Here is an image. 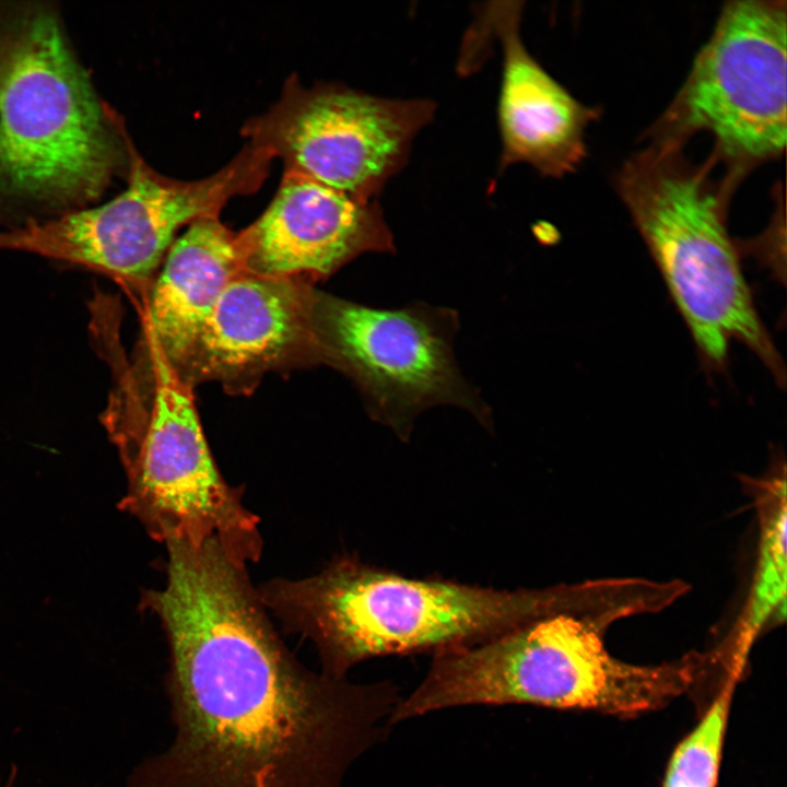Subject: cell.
Masks as SVG:
<instances>
[{"mask_svg": "<svg viewBox=\"0 0 787 787\" xmlns=\"http://www.w3.org/2000/svg\"><path fill=\"white\" fill-rule=\"evenodd\" d=\"M139 608L165 633L174 739L121 787H341L388 733L390 682L307 669L273 627L246 567L214 541L167 549Z\"/></svg>", "mask_w": 787, "mask_h": 787, "instance_id": "1", "label": "cell"}, {"mask_svg": "<svg viewBox=\"0 0 787 787\" xmlns=\"http://www.w3.org/2000/svg\"><path fill=\"white\" fill-rule=\"evenodd\" d=\"M681 579L599 578L562 584L556 602L531 621L479 645L434 654L408 697L416 716L465 705L533 704L635 714L663 706L704 680L690 654L656 666L612 656L604 636L616 622L658 613L682 598Z\"/></svg>", "mask_w": 787, "mask_h": 787, "instance_id": "2", "label": "cell"}, {"mask_svg": "<svg viewBox=\"0 0 787 787\" xmlns=\"http://www.w3.org/2000/svg\"><path fill=\"white\" fill-rule=\"evenodd\" d=\"M130 137L52 2H0V232L96 204Z\"/></svg>", "mask_w": 787, "mask_h": 787, "instance_id": "3", "label": "cell"}, {"mask_svg": "<svg viewBox=\"0 0 787 787\" xmlns=\"http://www.w3.org/2000/svg\"><path fill=\"white\" fill-rule=\"evenodd\" d=\"M257 590L285 632L313 642L322 673L345 678L374 657L435 654L495 638L549 610L561 584L496 589L407 577L342 555L314 576L272 579Z\"/></svg>", "mask_w": 787, "mask_h": 787, "instance_id": "4", "label": "cell"}, {"mask_svg": "<svg viewBox=\"0 0 787 787\" xmlns=\"http://www.w3.org/2000/svg\"><path fill=\"white\" fill-rule=\"evenodd\" d=\"M681 143L656 141L632 156L616 186L700 357L724 369L731 341L751 350L779 386L785 367L753 302L727 227L735 181H716L712 158L691 164Z\"/></svg>", "mask_w": 787, "mask_h": 787, "instance_id": "5", "label": "cell"}, {"mask_svg": "<svg viewBox=\"0 0 787 787\" xmlns=\"http://www.w3.org/2000/svg\"><path fill=\"white\" fill-rule=\"evenodd\" d=\"M146 372L143 411L107 421L127 477L118 508L157 542L199 547L215 538L238 565L259 561V518L243 505L244 486L230 485L218 468L191 387L162 364Z\"/></svg>", "mask_w": 787, "mask_h": 787, "instance_id": "6", "label": "cell"}, {"mask_svg": "<svg viewBox=\"0 0 787 787\" xmlns=\"http://www.w3.org/2000/svg\"><path fill=\"white\" fill-rule=\"evenodd\" d=\"M310 322L315 361L351 378L369 416L402 442L436 406L463 409L492 430L491 409L455 357L456 310L420 302L377 308L313 290Z\"/></svg>", "mask_w": 787, "mask_h": 787, "instance_id": "7", "label": "cell"}, {"mask_svg": "<svg viewBox=\"0 0 787 787\" xmlns=\"http://www.w3.org/2000/svg\"><path fill=\"white\" fill-rule=\"evenodd\" d=\"M785 1H731L696 56L653 140L683 144L710 133L715 157L738 180L786 143Z\"/></svg>", "mask_w": 787, "mask_h": 787, "instance_id": "8", "label": "cell"}, {"mask_svg": "<svg viewBox=\"0 0 787 787\" xmlns=\"http://www.w3.org/2000/svg\"><path fill=\"white\" fill-rule=\"evenodd\" d=\"M435 109L430 99L385 98L334 84L305 87L292 77L279 101L242 133L281 158L285 172L371 201L406 165Z\"/></svg>", "mask_w": 787, "mask_h": 787, "instance_id": "9", "label": "cell"}, {"mask_svg": "<svg viewBox=\"0 0 787 787\" xmlns=\"http://www.w3.org/2000/svg\"><path fill=\"white\" fill-rule=\"evenodd\" d=\"M126 189L110 201L0 232V250L83 266L128 284L151 281L184 225L219 216L244 195L242 172L226 165L197 180L158 174L129 148Z\"/></svg>", "mask_w": 787, "mask_h": 787, "instance_id": "10", "label": "cell"}, {"mask_svg": "<svg viewBox=\"0 0 787 787\" xmlns=\"http://www.w3.org/2000/svg\"><path fill=\"white\" fill-rule=\"evenodd\" d=\"M237 235L245 270L272 278H327L362 254L395 252L377 200L292 172H284L268 208Z\"/></svg>", "mask_w": 787, "mask_h": 787, "instance_id": "11", "label": "cell"}, {"mask_svg": "<svg viewBox=\"0 0 787 787\" xmlns=\"http://www.w3.org/2000/svg\"><path fill=\"white\" fill-rule=\"evenodd\" d=\"M312 293L303 280L242 272L219 297L178 378L237 390L293 360L315 361Z\"/></svg>", "mask_w": 787, "mask_h": 787, "instance_id": "12", "label": "cell"}, {"mask_svg": "<svg viewBox=\"0 0 787 787\" xmlns=\"http://www.w3.org/2000/svg\"><path fill=\"white\" fill-rule=\"evenodd\" d=\"M489 5L486 17L503 55L500 169L527 163L549 177L574 172L586 156V128L599 113L574 98L527 50L520 36L522 2Z\"/></svg>", "mask_w": 787, "mask_h": 787, "instance_id": "13", "label": "cell"}, {"mask_svg": "<svg viewBox=\"0 0 787 787\" xmlns=\"http://www.w3.org/2000/svg\"><path fill=\"white\" fill-rule=\"evenodd\" d=\"M245 270L237 233L201 218L174 240L144 305V354L177 377L219 297Z\"/></svg>", "mask_w": 787, "mask_h": 787, "instance_id": "14", "label": "cell"}, {"mask_svg": "<svg viewBox=\"0 0 787 787\" xmlns=\"http://www.w3.org/2000/svg\"><path fill=\"white\" fill-rule=\"evenodd\" d=\"M782 463L774 472L744 481L759 522L755 569L743 608L723 643L735 662L744 667L756 638L787 611V488Z\"/></svg>", "mask_w": 787, "mask_h": 787, "instance_id": "15", "label": "cell"}, {"mask_svg": "<svg viewBox=\"0 0 787 787\" xmlns=\"http://www.w3.org/2000/svg\"><path fill=\"white\" fill-rule=\"evenodd\" d=\"M729 677L696 727L676 748L663 787H716L731 694Z\"/></svg>", "mask_w": 787, "mask_h": 787, "instance_id": "16", "label": "cell"}, {"mask_svg": "<svg viewBox=\"0 0 787 787\" xmlns=\"http://www.w3.org/2000/svg\"><path fill=\"white\" fill-rule=\"evenodd\" d=\"M16 777V768L13 767L3 787H13Z\"/></svg>", "mask_w": 787, "mask_h": 787, "instance_id": "17", "label": "cell"}]
</instances>
